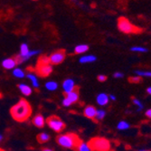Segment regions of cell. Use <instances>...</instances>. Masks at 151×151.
Segmentation results:
<instances>
[{
	"instance_id": "cell-1",
	"label": "cell",
	"mask_w": 151,
	"mask_h": 151,
	"mask_svg": "<svg viewBox=\"0 0 151 151\" xmlns=\"http://www.w3.org/2000/svg\"><path fill=\"white\" fill-rule=\"evenodd\" d=\"M10 114L15 120L24 122L30 118L32 114V107L26 100L22 99L10 109Z\"/></svg>"
},
{
	"instance_id": "cell-2",
	"label": "cell",
	"mask_w": 151,
	"mask_h": 151,
	"mask_svg": "<svg viewBox=\"0 0 151 151\" xmlns=\"http://www.w3.org/2000/svg\"><path fill=\"white\" fill-rule=\"evenodd\" d=\"M56 142L64 148L76 149L78 145L81 142V139L74 133H65L57 136Z\"/></svg>"
},
{
	"instance_id": "cell-3",
	"label": "cell",
	"mask_w": 151,
	"mask_h": 151,
	"mask_svg": "<svg viewBox=\"0 0 151 151\" xmlns=\"http://www.w3.org/2000/svg\"><path fill=\"white\" fill-rule=\"evenodd\" d=\"M118 27L120 32L124 34H139L143 30L139 27L134 25L126 17H119L118 20Z\"/></svg>"
},
{
	"instance_id": "cell-4",
	"label": "cell",
	"mask_w": 151,
	"mask_h": 151,
	"mask_svg": "<svg viewBox=\"0 0 151 151\" xmlns=\"http://www.w3.org/2000/svg\"><path fill=\"white\" fill-rule=\"evenodd\" d=\"M88 145L93 151H109L111 149V142L105 138H93L88 142Z\"/></svg>"
},
{
	"instance_id": "cell-5",
	"label": "cell",
	"mask_w": 151,
	"mask_h": 151,
	"mask_svg": "<svg viewBox=\"0 0 151 151\" xmlns=\"http://www.w3.org/2000/svg\"><path fill=\"white\" fill-rule=\"evenodd\" d=\"M46 123L48 127L52 129L54 132H61L64 129L65 124L64 122L56 116H51L46 119Z\"/></svg>"
},
{
	"instance_id": "cell-6",
	"label": "cell",
	"mask_w": 151,
	"mask_h": 151,
	"mask_svg": "<svg viewBox=\"0 0 151 151\" xmlns=\"http://www.w3.org/2000/svg\"><path fill=\"white\" fill-rule=\"evenodd\" d=\"M79 100V91L78 89H76L75 91L65 94V97L63 100V107H70L72 104L77 102Z\"/></svg>"
},
{
	"instance_id": "cell-7",
	"label": "cell",
	"mask_w": 151,
	"mask_h": 151,
	"mask_svg": "<svg viewBox=\"0 0 151 151\" xmlns=\"http://www.w3.org/2000/svg\"><path fill=\"white\" fill-rule=\"evenodd\" d=\"M65 52L63 50H59V51H56L52 52L51 55L49 56V61H50V63L52 65H57V64H60L62 63L64 59H65Z\"/></svg>"
},
{
	"instance_id": "cell-8",
	"label": "cell",
	"mask_w": 151,
	"mask_h": 151,
	"mask_svg": "<svg viewBox=\"0 0 151 151\" xmlns=\"http://www.w3.org/2000/svg\"><path fill=\"white\" fill-rule=\"evenodd\" d=\"M36 73L41 77H47L52 73V65L51 63L46 64H37L36 65Z\"/></svg>"
},
{
	"instance_id": "cell-9",
	"label": "cell",
	"mask_w": 151,
	"mask_h": 151,
	"mask_svg": "<svg viewBox=\"0 0 151 151\" xmlns=\"http://www.w3.org/2000/svg\"><path fill=\"white\" fill-rule=\"evenodd\" d=\"M63 89L64 91V93H70L73 91H75L76 89H78L76 87L75 81L73 79H66L63 82Z\"/></svg>"
},
{
	"instance_id": "cell-10",
	"label": "cell",
	"mask_w": 151,
	"mask_h": 151,
	"mask_svg": "<svg viewBox=\"0 0 151 151\" xmlns=\"http://www.w3.org/2000/svg\"><path fill=\"white\" fill-rule=\"evenodd\" d=\"M17 65L16 58H6L2 61V67L6 70H14Z\"/></svg>"
},
{
	"instance_id": "cell-11",
	"label": "cell",
	"mask_w": 151,
	"mask_h": 151,
	"mask_svg": "<svg viewBox=\"0 0 151 151\" xmlns=\"http://www.w3.org/2000/svg\"><path fill=\"white\" fill-rule=\"evenodd\" d=\"M32 123L36 127V128H39V129H42L45 127V123H46V119L44 118V116L42 114H36L33 119H32Z\"/></svg>"
},
{
	"instance_id": "cell-12",
	"label": "cell",
	"mask_w": 151,
	"mask_h": 151,
	"mask_svg": "<svg viewBox=\"0 0 151 151\" xmlns=\"http://www.w3.org/2000/svg\"><path fill=\"white\" fill-rule=\"evenodd\" d=\"M96 112H97V109H96L93 106H87L83 111L84 116L87 117L88 119H95Z\"/></svg>"
},
{
	"instance_id": "cell-13",
	"label": "cell",
	"mask_w": 151,
	"mask_h": 151,
	"mask_svg": "<svg viewBox=\"0 0 151 151\" xmlns=\"http://www.w3.org/2000/svg\"><path fill=\"white\" fill-rule=\"evenodd\" d=\"M18 89L20 91V92L24 95V96H30L33 92V89L31 86L27 85L25 83H20L18 84Z\"/></svg>"
},
{
	"instance_id": "cell-14",
	"label": "cell",
	"mask_w": 151,
	"mask_h": 151,
	"mask_svg": "<svg viewBox=\"0 0 151 151\" xmlns=\"http://www.w3.org/2000/svg\"><path fill=\"white\" fill-rule=\"evenodd\" d=\"M109 96L105 93H100L98 96H97V99H96V101H97V103L100 105V106H105L108 104L109 102Z\"/></svg>"
},
{
	"instance_id": "cell-15",
	"label": "cell",
	"mask_w": 151,
	"mask_h": 151,
	"mask_svg": "<svg viewBox=\"0 0 151 151\" xmlns=\"http://www.w3.org/2000/svg\"><path fill=\"white\" fill-rule=\"evenodd\" d=\"M26 76H27V78L29 79V81H31L32 86H33L34 88H35V89H38L39 86H40V84H39V81H38L37 76H36L35 73H29Z\"/></svg>"
},
{
	"instance_id": "cell-16",
	"label": "cell",
	"mask_w": 151,
	"mask_h": 151,
	"mask_svg": "<svg viewBox=\"0 0 151 151\" xmlns=\"http://www.w3.org/2000/svg\"><path fill=\"white\" fill-rule=\"evenodd\" d=\"M97 60L96 56L94 55H91V54H89V55H84V56H81L79 60V62L81 63H92V62H95Z\"/></svg>"
},
{
	"instance_id": "cell-17",
	"label": "cell",
	"mask_w": 151,
	"mask_h": 151,
	"mask_svg": "<svg viewBox=\"0 0 151 151\" xmlns=\"http://www.w3.org/2000/svg\"><path fill=\"white\" fill-rule=\"evenodd\" d=\"M45 88L49 91H54L58 89V83L54 81H49L45 83Z\"/></svg>"
},
{
	"instance_id": "cell-18",
	"label": "cell",
	"mask_w": 151,
	"mask_h": 151,
	"mask_svg": "<svg viewBox=\"0 0 151 151\" xmlns=\"http://www.w3.org/2000/svg\"><path fill=\"white\" fill-rule=\"evenodd\" d=\"M49 139H50V135L46 132H42L37 136V140L40 143H45L49 141Z\"/></svg>"
},
{
	"instance_id": "cell-19",
	"label": "cell",
	"mask_w": 151,
	"mask_h": 151,
	"mask_svg": "<svg viewBox=\"0 0 151 151\" xmlns=\"http://www.w3.org/2000/svg\"><path fill=\"white\" fill-rule=\"evenodd\" d=\"M89 50V46L87 45H79L74 48V52L77 54H81L84 53Z\"/></svg>"
},
{
	"instance_id": "cell-20",
	"label": "cell",
	"mask_w": 151,
	"mask_h": 151,
	"mask_svg": "<svg viewBox=\"0 0 151 151\" xmlns=\"http://www.w3.org/2000/svg\"><path fill=\"white\" fill-rule=\"evenodd\" d=\"M13 75L18 78V79H23L24 76H25V73L21 69V68H15V69L13 70Z\"/></svg>"
},
{
	"instance_id": "cell-21",
	"label": "cell",
	"mask_w": 151,
	"mask_h": 151,
	"mask_svg": "<svg viewBox=\"0 0 151 151\" xmlns=\"http://www.w3.org/2000/svg\"><path fill=\"white\" fill-rule=\"evenodd\" d=\"M76 150H77V151H91V148H90V147H89V145H88V143H85V142H83V141H81V142L78 145Z\"/></svg>"
},
{
	"instance_id": "cell-22",
	"label": "cell",
	"mask_w": 151,
	"mask_h": 151,
	"mask_svg": "<svg viewBox=\"0 0 151 151\" xmlns=\"http://www.w3.org/2000/svg\"><path fill=\"white\" fill-rule=\"evenodd\" d=\"M106 116V111H103V109H98L97 112H96V116H95V119L96 120H102Z\"/></svg>"
},
{
	"instance_id": "cell-23",
	"label": "cell",
	"mask_w": 151,
	"mask_h": 151,
	"mask_svg": "<svg viewBox=\"0 0 151 151\" xmlns=\"http://www.w3.org/2000/svg\"><path fill=\"white\" fill-rule=\"evenodd\" d=\"M129 128V124L125 121V120H121L119 124H118V129L120 130H124V129H128Z\"/></svg>"
},
{
	"instance_id": "cell-24",
	"label": "cell",
	"mask_w": 151,
	"mask_h": 151,
	"mask_svg": "<svg viewBox=\"0 0 151 151\" xmlns=\"http://www.w3.org/2000/svg\"><path fill=\"white\" fill-rule=\"evenodd\" d=\"M46 63H50L49 56H41L37 63V64H46Z\"/></svg>"
},
{
	"instance_id": "cell-25",
	"label": "cell",
	"mask_w": 151,
	"mask_h": 151,
	"mask_svg": "<svg viewBox=\"0 0 151 151\" xmlns=\"http://www.w3.org/2000/svg\"><path fill=\"white\" fill-rule=\"evenodd\" d=\"M129 81L131 83H139L142 81V79L139 76H136V77H129Z\"/></svg>"
},
{
	"instance_id": "cell-26",
	"label": "cell",
	"mask_w": 151,
	"mask_h": 151,
	"mask_svg": "<svg viewBox=\"0 0 151 151\" xmlns=\"http://www.w3.org/2000/svg\"><path fill=\"white\" fill-rule=\"evenodd\" d=\"M130 50L132 52H147V48L140 47V46H134V47L130 48Z\"/></svg>"
},
{
	"instance_id": "cell-27",
	"label": "cell",
	"mask_w": 151,
	"mask_h": 151,
	"mask_svg": "<svg viewBox=\"0 0 151 151\" xmlns=\"http://www.w3.org/2000/svg\"><path fill=\"white\" fill-rule=\"evenodd\" d=\"M136 73L139 77L140 76H146V77H151V72H141V71H137Z\"/></svg>"
},
{
	"instance_id": "cell-28",
	"label": "cell",
	"mask_w": 151,
	"mask_h": 151,
	"mask_svg": "<svg viewBox=\"0 0 151 151\" xmlns=\"http://www.w3.org/2000/svg\"><path fill=\"white\" fill-rule=\"evenodd\" d=\"M133 103H134V104H136L137 106H139V109H138L139 111H141V109H143V105L141 104V102H140L138 99L133 98Z\"/></svg>"
},
{
	"instance_id": "cell-29",
	"label": "cell",
	"mask_w": 151,
	"mask_h": 151,
	"mask_svg": "<svg viewBox=\"0 0 151 151\" xmlns=\"http://www.w3.org/2000/svg\"><path fill=\"white\" fill-rule=\"evenodd\" d=\"M98 81H101V82H104V81H107V76L106 75H99L98 76Z\"/></svg>"
},
{
	"instance_id": "cell-30",
	"label": "cell",
	"mask_w": 151,
	"mask_h": 151,
	"mask_svg": "<svg viewBox=\"0 0 151 151\" xmlns=\"http://www.w3.org/2000/svg\"><path fill=\"white\" fill-rule=\"evenodd\" d=\"M123 73H115L114 74H113V76L115 77V78H122L123 77Z\"/></svg>"
},
{
	"instance_id": "cell-31",
	"label": "cell",
	"mask_w": 151,
	"mask_h": 151,
	"mask_svg": "<svg viewBox=\"0 0 151 151\" xmlns=\"http://www.w3.org/2000/svg\"><path fill=\"white\" fill-rule=\"evenodd\" d=\"M146 116L148 117L149 119H151V109H147V111H146Z\"/></svg>"
},
{
	"instance_id": "cell-32",
	"label": "cell",
	"mask_w": 151,
	"mask_h": 151,
	"mask_svg": "<svg viewBox=\"0 0 151 151\" xmlns=\"http://www.w3.org/2000/svg\"><path fill=\"white\" fill-rule=\"evenodd\" d=\"M109 99H111V101H115L116 100V96H114L113 94H111L109 96Z\"/></svg>"
},
{
	"instance_id": "cell-33",
	"label": "cell",
	"mask_w": 151,
	"mask_h": 151,
	"mask_svg": "<svg viewBox=\"0 0 151 151\" xmlns=\"http://www.w3.org/2000/svg\"><path fill=\"white\" fill-rule=\"evenodd\" d=\"M147 92L148 94H150V95H151V87H149V88H147Z\"/></svg>"
},
{
	"instance_id": "cell-34",
	"label": "cell",
	"mask_w": 151,
	"mask_h": 151,
	"mask_svg": "<svg viewBox=\"0 0 151 151\" xmlns=\"http://www.w3.org/2000/svg\"><path fill=\"white\" fill-rule=\"evenodd\" d=\"M42 151H53L52 149H51V148H44Z\"/></svg>"
},
{
	"instance_id": "cell-35",
	"label": "cell",
	"mask_w": 151,
	"mask_h": 151,
	"mask_svg": "<svg viewBox=\"0 0 151 151\" xmlns=\"http://www.w3.org/2000/svg\"><path fill=\"white\" fill-rule=\"evenodd\" d=\"M3 139V136L1 135V134H0V141H1Z\"/></svg>"
},
{
	"instance_id": "cell-36",
	"label": "cell",
	"mask_w": 151,
	"mask_h": 151,
	"mask_svg": "<svg viewBox=\"0 0 151 151\" xmlns=\"http://www.w3.org/2000/svg\"><path fill=\"white\" fill-rule=\"evenodd\" d=\"M2 97V95H1V93H0V98H1Z\"/></svg>"
},
{
	"instance_id": "cell-37",
	"label": "cell",
	"mask_w": 151,
	"mask_h": 151,
	"mask_svg": "<svg viewBox=\"0 0 151 151\" xmlns=\"http://www.w3.org/2000/svg\"><path fill=\"white\" fill-rule=\"evenodd\" d=\"M0 151H4L3 149H1V148H0Z\"/></svg>"
},
{
	"instance_id": "cell-38",
	"label": "cell",
	"mask_w": 151,
	"mask_h": 151,
	"mask_svg": "<svg viewBox=\"0 0 151 151\" xmlns=\"http://www.w3.org/2000/svg\"><path fill=\"white\" fill-rule=\"evenodd\" d=\"M143 151H150V150H143Z\"/></svg>"
},
{
	"instance_id": "cell-39",
	"label": "cell",
	"mask_w": 151,
	"mask_h": 151,
	"mask_svg": "<svg viewBox=\"0 0 151 151\" xmlns=\"http://www.w3.org/2000/svg\"><path fill=\"white\" fill-rule=\"evenodd\" d=\"M139 151H143V150H139Z\"/></svg>"
}]
</instances>
